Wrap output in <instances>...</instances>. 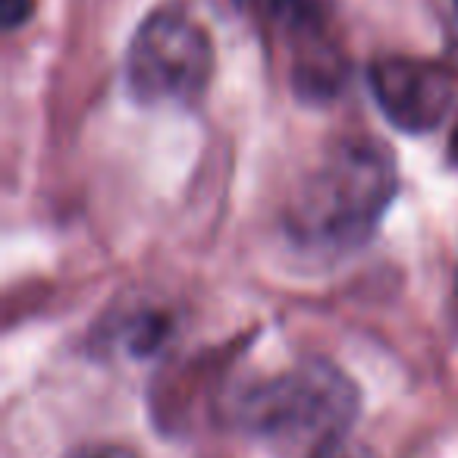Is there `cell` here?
I'll return each mask as SVG.
<instances>
[{
  "label": "cell",
  "instance_id": "1",
  "mask_svg": "<svg viewBox=\"0 0 458 458\" xmlns=\"http://www.w3.org/2000/svg\"><path fill=\"white\" fill-rule=\"evenodd\" d=\"M395 191L393 151L368 135H345L299 179L283 210V226L299 249L345 255L374 236Z\"/></svg>",
  "mask_w": 458,
  "mask_h": 458
},
{
  "label": "cell",
  "instance_id": "2",
  "mask_svg": "<svg viewBox=\"0 0 458 458\" xmlns=\"http://www.w3.org/2000/svg\"><path fill=\"white\" fill-rule=\"evenodd\" d=\"M361 395L343 368L327 358H301L249 383L233 399V424L276 449H318L345 437Z\"/></svg>",
  "mask_w": 458,
  "mask_h": 458
},
{
  "label": "cell",
  "instance_id": "3",
  "mask_svg": "<svg viewBox=\"0 0 458 458\" xmlns=\"http://www.w3.org/2000/svg\"><path fill=\"white\" fill-rule=\"evenodd\" d=\"M214 79L210 32L182 7L164 4L141 20L126 47L129 95L145 107H191Z\"/></svg>",
  "mask_w": 458,
  "mask_h": 458
},
{
  "label": "cell",
  "instance_id": "4",
  "mask_svg": "<svg viewBox=\"0 0 458 458\" xmlns=\"http://www.w3.org/2000/svg\"><path fill=\"white\" fill-rule=\"evenodd\" d=\"M258 29L286 47L289 79L301 101H330L345 85L343 51L318 0H236Z\"/></svg>",
  "mask_w": 458,
  "mask_h": 458
},
{
  "label": "cell",
  "instance_id": "5",
  "mask_svg": "<svg viewBox=\"0 0 458 458\" xmlns=\"http://www.w3.org/2000/svg\"><path fill=\"white\" fill-rule=\"evenodd\" d=\"M368 85L377 107L408 135L433 132L445 123L455 101V85L445 70L424 60L383 57L368 66Z\"/></svg>",
  "mask_w": 458,
  "mask_h": 458
},
{
  "label": "cell",
  "instance_id": "6",
  "mask_svg": "<svg viewBox=\"0 0 458 458\" xmlns=\"http://www.w3.org/2000/svg\"><path fill=\"white\" fill-rule=\"evenodd\" d=\"M166 336H170V318L160 311L129 314L120 327V343L132 355H151V352H157L164 345Z\"/></svg>",
  "mask_w": 458,
  "mask_h": 458
},
{
  "label": "cell",
  "instance_id": "7",
  "mask_svg": "<svg viewBox=\"0 0 458 458\" xmlns=\"http://www.w3.org/2000/svg\"><path fill=\"white\" fill-rule=\"evenodd\" d=\"M433 16H437L443 47L452 60H458V0H433Z\"/></svg>",
  "mask_w": 458,
  "mask_h": 458
},
{
  "label": "cell",
  "instance_id": "8",
  "mask_svg": "<svg viewBox=\"0 0 458 458\" xmlns=\"http://www.w3.org/2000/svg\"><path fill=\"white\" fill-rule=\"evenodd\" d=\"M308 458H380L368 443L361 439H352V437H336L330 443L318 445Z\"/></svg>",
  "mask_w": 458,
  "mask_h": 458
},
{
  "label": "cell",
  "instance_id": "9",
  "mask_svg": "<svg viewBox=\"0 0 458 458\" xmlns=\"http://www.w3.org/2000/svg\"><path fill=\"white\" fill-rule=\"evenodd\" d=\"M66 458H139V452L120 443H91V445H82V449L70 452Z\"/></svg>",
  "mask_w": 458,
  "mask_h": 458
},
{
  "label": "cell",
  "instance_id": "10",
  "mask_svg": "<svg viewBox=\"0 0 458 458\" xmlns=\"http://www.w3.org/2000/svg\"><path fill=\"white\" fill-rule=\"evenodd\" d=\"M35 13V0H0V20L7 29H20Z\"/></svg>",
  "mask_w": 458,
  "mask_h": 458
},
{
  "label": "cell",
  "instance_id": "11",
  "mask_svg": "<svg viewBox=\"0 0 458 458\" xmlns=\"http://www.w3.org/2000/svg\"><path fill=\"white\" fill-rule=\"evenodd\" d=\"M449 160H452V166H458V120H455L452 135H449Z\"/></svg>",
  "mask_w": 458,
  "mask_h": 458
}]
</instances>
